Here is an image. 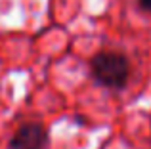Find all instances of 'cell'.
<instances>
[{"instance_id":"cell-1","label":"cell","mask_w":151,"mask_h":149,"mask_svg":"<svg viewBox=\"0 0 151 149\" xmlns=\"http://www.w3.org/2000/svg\"><path fill=\"white\" fill-rule=\"evenodd\" d=\"M90 74L103 88L122 90L130 78V61L122 52L103 50L90 59Z\"/></svg>"},{"instance_id":"cell-2","label":"cell","mask_w":151,"mask_h":149,"mask_svg":"<svg viewBox=\"0 0 151 149\" xmlns=\"http://www.w3.org/2000/svg\"><path fill=\"white\" fill-rule=\"evenodd\" d=\"M50 136L44 124L25 122L12 134L8 149H48Z\"/></svg>"},{"instance_id":"cell-3","label":"cell","mask_w":151,"mask_h":149,"mask_svg":"<svg viewBox=\"0 0 151 149\" xmlns=\"http://www.w3.org/2000/svg\"><path fill=\"white\" fill-rule=\"evenodd\" d=\"M138 4H140V8H142L144 11L151 14V0H138Z\"/></svg>"}]
</instances>
